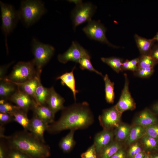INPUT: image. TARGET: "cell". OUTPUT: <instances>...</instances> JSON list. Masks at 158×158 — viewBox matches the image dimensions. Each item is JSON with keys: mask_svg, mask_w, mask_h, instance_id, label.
<instances>
[{"mask_svg": "<svg viewBox=\"0 0 158 158\" xmlns=\"http://www.w3.org/2000/svg\"><path fill=\"white\" fill-rule=\"evenodd\" d=\"M91 57H85L81 59L78 63L80 65V68L82 70L87 69L93 71L97 74L103 76L102 74L96 70L93 67L90 61Z\"/></svg>", "mask_w": 158, "mask_h": 158, "instance_id": "obj_34", "label": "cell"}, {"mask_svg": "<svg viewBox=\"0 0 158 158\" xmlns=\"http://www.w3.org/2000/svg\"><path fill=\"white\" fill-rule=\"evenodd\" d=\"M44 4L40 0H24L18 11L19 19L27 26L37 21L46 12Z\"/></svg>", "mask_w": 158, "mask_h": 158, "instance_id": "obj_3", "label": "cell"}, {"mask_svg": "<svg viewBox=\"0 0 158 158\" xmlns=\"http://www.w3.org/2000/svg\"><path fill=\"white\" fill-rule=\"evenodd\" d=\"M1 19V28L5 37L7 53H8L7 36L13 30L19 19L18 11L11 5L0 1Z\"/></svg>", "mask_w": 158, "mask_h": 158, "instance_id": "obj_5", "label": "cell"}, {"mask_svg": "<svg viewBox=\"0 0 158 158\" xmlns=\"http://www.w3.org/2000/svg\"><path fill=\"white\" fill-rule=\"evenodd\" d=\"M141 152V149L139 144L136 143L132 145L128 152L129 157L133 158L135 155Z\"/></svg>", "mask_w": 158, "mask_h": 158, "instance_id": "obj_41", "label": "cell"}, {"mask_svg": "<svg viewBox=\"0 0 158 158\" xmlns=\"http://www.w3.org/2000/svg\"><path fill=\"white\" fill-rule=\"evenodd\" d=\"M139 57L135 58L131 60L128 59L124 61L122 65V71L123 70H130L134 72L137 71L138 69V63Z\"/></svg>", "mask_w": 158, "mask_h": 158, "instance_id": "obj_33", "label": "cell"}, {"mask_svg": "<svg viewBox=\"0 0 158 158\" xmlns=\"http://www.w3.org/2000/svg\"><path fill=\"white\" fill-rule=\"evenodd\" d=\"M40 74L41 73H37V75L34 78L23 83H17L10 81L15 84L18 88L30 96L34 99L35 91L40 80Z\"/></svg>", "mask_w": 158, "mask_h": 158, "instance_id": "obj_17", "label": "cell"}, {"mask_svg": "<svg viewBox=\"0 0 158 158\" xmlns=\"http://www.w3.org/2000/svg\"><path fill=\"white\" fill-rule=\"evenodd\" d=\"M1 138L5 140L10 148L19 150L31 158H47L50 155L49 146L28 131L24 130Z\"/></svg>", "mask_w": 158, "mask_h": 158, "instance_id": "obj_2", "label": "cell"}, {"mask_svg": "<svg viewBox=\"0 0 158 158\" xmlns=\"http://www.w3.org/2000/svg\"><path fill=\"white\" fill-rule=\"evenodd\" d=\"M37 74L33 60L31 61H20L16 63L9 75L5 77L10 81L21 83L31 79Z\"/></svg>", "mask_w": 158, "mask_h": 158, "instance_id": "obj_6", "label": "cell"}, {"mask_svg": "<svg viewBox=\"0 0 158 158\" xmlns=\"http://www.w3.org/2000/svg\"><path fill=\"white\" fill-rule=\"evenodd\" d=\"M144 158H151L149 155H146L145 156H145Z\"/></svg>", "mask_w": 158, "mask_h": 158, "instance_id": "obj_49", "label": "cell"}, {"mask_svg": "<svg viewBox=\"0 0 158 158\" xmlns=\"http://www.w3.org/2000/svg\"><path fill=\"white\" fill-rule=\"evenodd\" d=\"M152 38L155 41L158 42V32H157L156 35Z\"/></svg>", "mask_w": 158, "mask_h": 158, "instance_id": "obj_48", "label": "cell"}, {"mask_svg": "<svg viewBox=\"0 0 158 158\" xmlns=\"http://www.w3.org/2000/svg\"><path fill=\"white\" fill-rule=\"evenodd\" d=\"M131 128L125 124H120L116 127L114 135L116 141H126L129 135Z\"/></svg>", "mask_w": 158, "mask_h": 158, "instance_id": "obj_28", "label": "cell"}, {"mask_svg": "<svg viewBox=\"0 0 158 158\" xmlns=\"http://www.w3.org/2000/svg\"><path fill=\"white\" fill-rule=\"evenodd\" d=\"M152 158H158V155H156L153 157Z\"/></svg>", "mask_w": 158, "mask_h": 158, "instance_id": "obj_50", "label": "cell"}, {"mask_svg": "<svg viewBox=\"0 0 158 158\" xmlns=\"http://www.w3.org/2000/svg\"><path fill=\"white\" fill-rule=\"evenodd\" d=\"M154 72V68H138L134 72L135 76L142 78H147L151 76Z\"/></svg>", "mask_w": 158, "mask_h": 158, "instance_id": "obj_35", "label": "cell"}, {"mask_svg": "<svg viewBox=\"0 0 158 158\" xmlns=\"http://www.w3.org/2000/svg\"><path fill=\"white\" fill-rule=\"evenodd\" d=\"M158 122V120L155 115L148 109L141 111L135 120V125L144 127L157 123Z\"/></svg>", "mask_w": 158, "mask_h": 158, "instance_id": "obj_18", "label": "cell"}, {"mask_svg": "<svg viewBox=\"0 0 158 158\" xmlns=\"http://www.w3.org/2000/svg\"><path fill=\"white\" fill-rule=\"evenodd\" d=\"M56 121L49 125L47 131L55 134L64 130L83 129L92 123L93 116L88 103H75L62 110Z\"/></svg>", "mask_w": 158, "mask_h": 158, "instance_id": "obj_1", "label": "cell"}, {"mask_svg": "<svg viewBox=\"0 0 158 158\" xmlns=\"http://www.w3.org/2000/svg\"><path fill=\"white\" fill-rule=\"evenodd\" d=\"M16 85L5 78L0 80V97L1 99H9L15 92Z\"/></svg>", "mask_w": 158, "mask_h": 158, "instance_id": "obj_21", "label": "cell"}, {"mask_svg": "<svg viewBox=\"0 0 158 158\" xmlns=\"http://www.w3.org/2000/svg\"><path fill=\"white\" fill-rule=\"evenodd\" d=\"M13 121V117L10 114L6 113H0V126H3Z\"/></svg>", "mask_w": 158, "mask_h": 158, "instance_id": "obj_40", "label": "cell"}, {"mask_svg": "<svg viewBox=\"0 0 158 158\" xmlns=\"http://www.w3.org/2000/svg\"><path fill=\"white\" fill-rule=\"evenodd\" d=\"M110 158H125V153L121 148Z\"/></svg>", "mask_w": 158, "mask_h": 158, "instance_id": "obj_44", "label": "cell"}, {"mask_svg": "<svg viewBox=\"0 0 158 158\" xmlns=\"http://www.w3.org/2000/svg\"><path fill=\"white\" fill-rule=\"evenodd\" d=\"M9 147L8 158H31L19 150Z\"/></svg>", "mask_w": 158, "mask_h": 158, "instance_id": "obj_38", "label": "cell"}, {"mask_svg": "<svg viewBox=\"0 0 158 158\" xmlns=\"http://www.w3.org/2000/svg\"><path fill=\"white\" fill-rule=\"evenodd\" d=\"M75 68L74 66L72 71L69 72H66L56 78L57 80L60 79L61 83L63 85L67 86L72 91L74 99L76 101V94L79 91L76 89L75 80L73 73V71Z\"/></svg>", "mask_w": 158, "mask_h": 158, "instance_id": "obj_20", "label": "cell"}, {"mask_svg": "<svg viewBox=\"0 0 158 158\" xmlns=\"http://www.w3.org/2000/svg\"><path fill=\"white\" fill-rule=\"evenodd\" d=\"M139 59L138 68H154L157 64L152 57L149 54L141 55Z\"/></svg>", "mask_w": 158, "mask_h": 158, "instance_id": "obj_30", "label": "cell"}, {"mask_svg": "<svg viewBox=\"0 0 158 158\" xmlns=\"http://www.w3.org/2000/svg\"><path fill=\"white\" fill-rule=\"evenodd\" d=\"M64 98L56 92L53 87L49 88L46 105L55 114L59 110L64 109Z\"/></svg>", "mask_w": 158, "mask_h": 158, "instance_id": "obj_15", "label": "cell"}, {"mask_svg": "<svg viewBox=\"0 0 158 158\" xmlns=\"http://www.w3.org/2000/svg\"><path fill=\"white\" fill-rule=\"evenodd\" d=\"M134 37L141 55L149 54L156 41L153 38L147 39L136 34Z\"/></svg>", "mask_w": 158, "mask_h": 158, "instance_id": "obj_19", "label": "cell"}, {"mask_svg": "<svg viewBox=\"0 0 158 158\" xmlns=\"http://www.w3.org/2000/svg\"><path fill=\"white\" fill-rule=\"evenodd\" d=\"M85 57H91L87 51L78 43L73 41L69 48L64 53L60 54L57 59L61 63H65L69 61L79 63Z\"/></svg>", "mask_w": 158, "mask_h": 158, "instance_id": "obj_9", "label": "cell"}, {"mask_svg": "<svg viewBox=\"0 0 158 158\" xmlns=\"http://www.w3.org/2000/svg\"><path fill=\"white\" fill-rule=\"evenodd\" d=\"M20 109L16 105H13L6 100L1 99L0 100V112L10 114Z\"/></svg>", "mask_w": 158, "mask_h": 158, "instance_id": "obj_32", "label": "cell"}, {"mask_svg": "<svg viewBox=\"0 0 158 158\" xmlns=\"http://www.w3.org/2000/svg\"><path fill=\"white\" fill-rule=\"evenodd\" d=\"M145 134L144 127L135 125L131 128L129 135L126 142L128 145H130L141 138Z\"/></svg>", "mask_w": 158, "mask_h": 158, "instance_id": "obj_25", "label": "cell"}, {"mask_svg": "<svg viewBox=\"0 0 158 158\" xmlns=\"http://www.w3.org/2000/svg\"><path fill=\"white\" fill-rule=\"evenodd\" d=\"M9 147L4 138H0V158H8Z\"/></svg>", "mask_w": 158, "mask_h": 158, "instance_id": "obj_37", "label": "cell"}, {"mask_svg": "<svg viewBox=\"0 0 158 158\" xmlns=\"http://www.w3.org/2000/svg\"><path fill=\"white\" fill-rule=\"evenodd\" d=\"M49 92V88L43 86L40 80L35 91L34 100L38 104L47 105L46 102Z\"/></svg>", "mask_w": 158, "mask_h": 158, "instance_id": "obj_23", "label": "cell"}, {"mask_svg": "<svg viewBox=\"0 0 158 158\" xmlns=\"http://www.w3.org/2000/svg\"><path fill=\"white\" fill-rule=\"evenodd\" d=\"M13 63L12 62L10 63L5 65L1 66L0 69V80H3L5 78L4 76L7 69L10 65Z\"/></svg>", "mask_w": 158, "mask_h": 158, "instance_id": "obj_43", "label": "cell"}, {"mask_svg": "<svg viewBox=\"0 0 158 158\" xmlns=\"http://www.w3.org/2000/svg\"><path fill=\"white\" fill-rule=\"evenodd\" d=\"M97 154L93 144L85 152L81 154V157L82 158H97Z\"/></svg>", "mask_w": 158, "mask_h": 158, "instance_id": "obj_39", "label": "cell"}, {"mask_svg": "<svg viewBox=\"0 0 158 158\" xmlns=\"http://www.w3.org/2000/svg\"><path fill=\"white\" fill-rule=\"evenodd\" d=\"M69 2H73L76 5H78L81 3H83V1L81 0H68Z\"/></svg>", "mask_w": 158, "mask_h": 158, "instance_id": "obj_47", "label": "cell"}, {"mask_svg": "<svg viewBox=\"0 0 158 158\" xmlns=\"http://www.w3.org/2000/svg\"><path fill=\"white\" fill-rule=\"evenodd\" d=\"M96 7L90 2L76 5L72 11L71 17L74 29L79 25L92 20Z\"/></svg>", "mask_w": 158, "mask_h": 158, "instance_id": "obj_7", "label": "cell"}, {"mask_svg": "<svg viewBox=\"0 0 158 158\" xmlns=\"http://www.w3.org/2000/svg\"><path fill=\"white\" fill-rule=\"evenodd\" d=\"M32 110L34 114L47 124L54 121L55 114L47 105L38 104L35 102Z\"/></svg>", "mask_w": 158, "mask_h": 158, "instance_id": "obj_16", "label": "cell"}, {"mask_svg": "<svg viewBox=\"0 0 158 158\" xmlns=\"http://www.w3.org/2000/svg\"><path fill=\"white\" fill-rule=\"evenodd\" d=\"M149 55L152 57L157 64L158 63V43L154 44Z\"/></svg>", "mask_w": 158, "mask_h": 158, "instance_id": "obj_42", "label": "cell"}, {"mask_svg": "<svg viewBox=\"0 0 158 158\" xmlns=\"http://www.w3.org/2000/svg\"><path fill=\"white\" fill-rule=\"evenodd\" d=\"M105 83V99L109 103H113L115 98L114 83L112 82L107 74L104 77Z\"/></svg>", "mask_w": 158, "mask_h": 158, "instance_id": "obj_27", "label": "cell"}, {"mask_svg": "<svg viewBox=\"0 0 158 158\" xmlns=\"http://www.w3.org/2000/svg\"><path fill=\"white\" fill-rule=\"evenodd\" d=\"M152 109L156 113L158 114V102L156 103L153 105Z\"/></svg>", "mask_w": 158, "mask_h": 158, "instance_id": "obj_46", "label": "cell"}, {"mask_svg": "<svg viewBox=\"0 0 158 158\" xmlns=\"http://www.w3.org/2000/svg\"><path fill=\"white\" fill-rule=\"evenodd\" d=\"M13 118V121L21 125L24 130L30 131V121L27 116V113L19 109L11 113Z\"/></svg>", "mask_w": 158, "mask_h": 158, "instance_id": "obj_22", "label": "cell"}, {"mask_svg": "<svg viewBox=\"0 0 158 158\" xmlns=\"http://www.w3.org/2000/svg\"><path fill=\"white\" fill-rule=\"evenodd\" d=\"M122 114L117 109L115 106L104 110L99 119L104 129H110L117 127L120 124Z\"/></svg>", "mask_w": 158, "mask_h": 158, "instance_id": "obj_10", "label": "cell"}, {"mask_svg": "<svg viewBox=\"0 0 158 158\" xmlns=\"http://www.w3.org/2000/svg\"><path fill=\"white\" fill-rule=\"evenodd\" d=\"M74 129L70 130V132L60 141L59 145L60 149L64 152H70L75 144L74 139Z\"/></svg>", "mask_w": 158, "mask_h": 158, "instance_id": "obj_24", "label": "cell"}, {"mask_svg": "<svg viewBox=\"0 0 158 158\" xmlns=\"http://www.w3.org/2000/svg\"><path fill=\"white\" fill-rule=\"evenodd\" d=\"M141 138L142 143L147 149L154 150L158 147V139L149 136L146 134Z\"/></svg>", "mask_w": 158, "mask_h": 158, "instance_id": "obj_31", "label": "cell"}, {"mask_svg": "<svg viewBox=\"0 0 158 158\" xmlns=\"http://www.w3.org/2000/svg\"><path fill=\"white\" fill-rule=\"evenodd\" d=\"M101 60L110 66L117 73L122 71V66L123 61L122 59L111 57L107 58L102 57Z\"/></svg>", "mask_w": 158, "mask_h": 158, "instance_id": "obj_29", "label": "cell"}, {"mask_svg": "<svg viewBox=\"0 0 158 158\" xmlns=\"http://www.w3.org/2000/svg\"><path fill=\"white\" fill-rule=\"evenodd\" d=\"M146 134L148 136L158 139V124H154L145 127Z\"/></svg>", "mask_w": 158, "mask_h": 158, "instance_id": "obj_36", "label": "cell"}, {"mask_svg": "<svg viewBox=\"0 0 158 158\" xmlns=\"http://www.w3.org/2000/svg\"><path fill=\"white\" fill-rule=\"evenodd\" d=\"M144 154L141 152L135 155L133 158H144Z\"/></svg>", "mask_w": 158, "mask_h": 158, "instance_id": "obj_45", "label": "cell"}, {"mask_svg": "<svg viewBox=\"0 0 158 158\" xmlns=\"http://www.w3.org/2000/svg\"><path fill=\"white\" fill-rule=\"evenodd\" d=\"M118 142L113 141L99 153L98 158H110L121 148Z\"/></svg>", "mask_w": 158, "mask_h": 158, "instance_id": "obj_26", "label": "cell"}, {"mask_svg": "<svg viewBox=\"0 0 158 158\" xmlns=\"http://www.w3.org/2000/svg\"><path fill=\"white\" fill-rule=\"evenodd\" d=\"M114 132L110 129H104L97 134L94 139V143L97 154L113 141Z\"/></svg>", "mask_w": 158, "mask_h": 158, "instance_id": "obj_14", "label": "cell"}, {"mask_svg": "<svg viewBox=\"0 0 158 158\" xmlns=\"http://www.w3.org/2000/svg\"><path fill=\"white\" fill-rule=\"evenodd\" d=\"M32 51L34 56L33 60L37 72L41 73L42 68L53 55L54 48L52 46L42 43L34 38L32 42Z\"/></svg>", "mask_w": 158, "mask_h": 158, "instance_id": "obj_4", "label": "cell"}, {"mask_svg": "<svg viewBox=\"0 0 158 158\" xmlns=\"http://www.w3.org/2000/svg\"><path fill=\"white\" fill-rule=\"evenodd\" d=\"M125 83L119 99L115 105L121 113L127 110H132L136 107V104L132 97L129 88V81L127 75L124 73Z\"/></svg>", "mask_w": 158, "mask_h": 158, "instance_id": "obj_11", "label": "cell"}, {"mask_svg": "<svg viewBox=\"0 0 158 158\" xmlns=\"http://www.w3.org/2000/svg\"><path fill=\"white\" fill-rule=\"evenodd\" d=\"M9 99L27 113L29 110L32 109L36 102L32 97L18 88Z\"/></svg>", "mask_w": 158, "mask_h": 158, "instance_id": "obj_12", "label": "cell"}, {"mask_svg": "<svg viewBox=\"0 0 158 158\" xmlns=\"http://www.w3.org/2000/svg\"><path fill=\"white\" fill-rule=\"evenodd\" d=\"M30 121V132L39 140L45 143L44 134L45 131H47L49 125L34 114Z\"/></svg>", "mask_w": 158, "mask_h": 158, "instance_id": "obj_13", "label": "cell"}, {"mask_svg": "<svg viewBox=\"0 0 158 158\" xmlns=\"http://www.w3.org/2000/svg\"><path fill=\"white\" fill-rule=\"evenodd\" d=\"M83 30L90 39L98 41L113 48L119 47L112 44L107 40L105 34L106 29L99 21L91 20L88 22Z\"/></svg>", "mask_w": 158, "mask_h": 158, "instance_id": "obj_8", "label": "cell"}]
</instances>
